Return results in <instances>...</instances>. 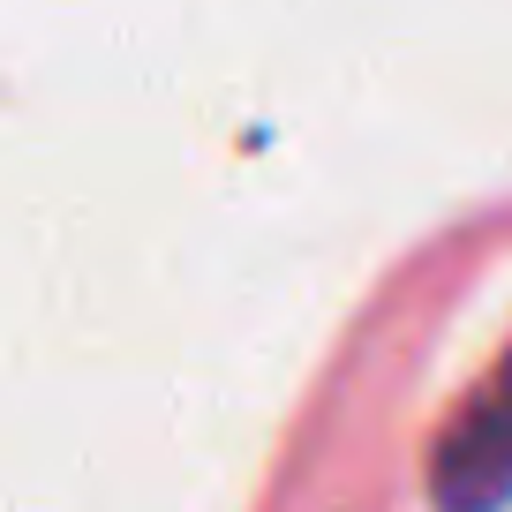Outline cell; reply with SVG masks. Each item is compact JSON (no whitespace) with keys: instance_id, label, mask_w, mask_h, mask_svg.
<instances>
[{"instance_id":"1","label":"cell","mask_w":512,"mask_h":512,"mask_svg":"<svg viewBox=\"0 0 512 512\" xmlns=\"http://www.w3.org/2000/svg\"><path fill=\"white\" fill-rule=\"evenodd\" d=\"M437 497L452 512H497L512 497V369L482 392V407L437 452Z\"/></svg>"}]
</instances>
